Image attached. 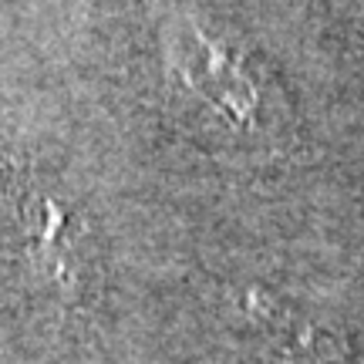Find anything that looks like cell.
I'll use <instances>...</instances> for the list:
<instances>
[{
  "instance_id": "1",
  "label": "cell",
  "mask_w": 364,
  "mask_h": 364,
  "mask_svg": "<svg viewBox=\"0 0 364 364\" xmlns=\"http://www.w3.org/2000/svg\"><path fill=\"white\" fill-rule=\"evenodd\" d=\"M162 61L172 95L226 142L257 145L277 132V108L257 68L199 21L182 14L169 17L162 31Z\"/></svg>"
}]
</instances>
